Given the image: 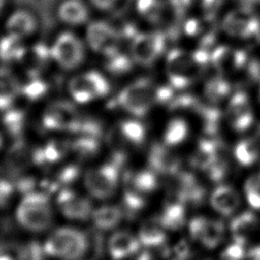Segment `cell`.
I'll return each mask as SVG.
<instances>
[{
  "label": "cell",
  "mask_w": 260,
  "mask_h": 260,
  "mask_svg": "<svg viewBox=\"0 0 260 260\" xmlns=\"http://www.w3.org/2000/svg\"><path fill=\"white\" fill-rule=\"evenodd\" d=\"M210 63V53L199 48L194 52L182 49L171 50L166 59V73L169 83L175 89H184L193 84Z\"/></svg>",
  "instance_id": "obj_1"
},
{
  "label": "cell",
  "mask_w": 260,
  "mask_h": 260,
  "mask_svg": "<svg viewBox=\"0 0 260 260\" xmlns=\"http://www.w3.org/2000/svg\"><path fill=\"white\" fill-rule=\"evenodd\" d=\"M54 207L49 194L31 191L22 195L15 209L17 223L27 232L39 234L48 231L54 222Z\"/></svg>",
  "instance_id": "obj_2"
},
{
  "label": "cell",
  "mask_w": 260,
  "mask_h": 260,
  "mask_svg": "<svg viewBox=\"0 0 260 260\" xmlns=\"http://www.w3.org/2000/svg\"><path fill=\"white\" fill-rule=\"evenodd\" d=\"M48 257L57 260H81L90 248L88 236L73 226H59L53 230L43 243Z\"/></svg>",
  "instance_id": "obj_3"
},
{
  "label": "cell",
  "mask_w": 260,
  "mask_h": 260,
  "mask_svg": "<svg viewBox=\"0 0 260 260\" xmlns=\"http://www.w3.org/2000/svg\"><path fill=\"white\" fill-rule=\"evenodd\" d=\"M123 166L111 158L108 162L87 170L83 175V185L87 193L94 199L112 198L120 185Z\"/></svg>",
  "instance_id": "obj_4"
},
{
  "label": "cell",
  "mask_w": 260,
  "mask_h": 260,
  "mask_svg": "<svg viewBox=\"0 0 260 260\" xmlns=\"http://www.w3.org/2000/svg\"><path fill=\"white\" fill-rule=\"evenodd\" d=\"M117 103L131 115L144 117L156 103V87L148 79H138L120 91Z\"/></svg>",
  "instance_id": "obj_5"
},
{
  "label": "cell",
  "mask_w": 260,
  "mask_h": 260,
  "mask_svg": "<svg viewBox=\"0 0 260 260\" xmlns=\"http://www.w3.org/2000/svg\"><path fill=\"white\" fill-rule=\"evenodd\" d=\"M72 99L79 104H86L105 96L110 91V84L103 74L88 71L74 76L68 85Z\"/></svg>",
  "instance_id": "obj_6"
},
{
  "label": "cell",
  "mask_w": 260,
  "mask_h": 260,
  "mask_svg": "<svg viewBox=\"0 0 260 260\" xmlns=\"http://www.w3.org/2000/svg\"><path fill=\"white\" fill-rule=\"evenodd\" d=\"M166 37L161 31L136 34L131 43L130 55L134 62L149 66L153 64L164 53Z\"/></svg>",
  "instance_id": "obj_7"
},
{
  "label": "cell",
  "mask_w": 260,
  "mask_h": 260,
  "mask_svg": "<svg viewBox=\"0 0 260 260\" xmlns=\"http://www.w3.org/2000/svg\"><path fill=\"white\" fill-rule=\"evenodd\" d=\"M221 28L231 37L250 39L260 34V18L250 8L241 7L223 16Z\"/></svg>",
  "instance_id": "obj_8"
},
{
  "label": "cell",
  "mask_w": 260,
  "mask_h": 260,
  "mask_svg": "<svg viewBox=\"0 0 260 260\" xmlns=\"http://www.w3.org/2000/svg\"><path fill=\"white\" fill-rule=\"evenodd\" d=\"M81 117L75 107L64 101L54 102L43 114V126L48 130L76 132Z\"/></svg>",
  "instance_id": "obj_9"
},
{
  "label": "cell",
  "mask_w": 260,
  "mask_h": 260,
  "mask_svg": "<svg viewBox=\"0 0 260 260\" xmlns=\"http://www.w3.org/2000/svg\"><path fill=\"white\" fill-rule=\"evenodd\" d=\"M53 59L65 69L78 67L85 56L81 41L72 32H62L54 42L51 48Z\"/></svg>",
  "instance_id": "obj_10"
},
{
  "label": "cell",
  "mask_w": 260,
  "mask_h": 260,
  "mask_svg": "<svg viewBox=\"0 0 260 260\" xmlns=\"http://www.w3.org/2000/svg\"><path fill=\"white\" fill-rule=\"evenodd\" d=\"M86 40L94 52L109 57L119 52L121 36L109 23L94 21L86 29Z\"/></svg>",
  "instance_id": "obj_11"
},
{
  "label": "cell",
  "mask_w": 260,
  "mask_h": 260,
  "mask_svg": "<svg viewBox=\"0 0 260 260\" xmlns=\"http://www.w3.org/2000/svg\"><path fill=\"white\" fill-rule=\"evenodd\" d=\"M56 204L63 216L71 220L84 221L90 219L94 209L91 201L67 188H62L56 196Z\"/></svg>",
  "instance_id": "obj_12"
},
{
  "label": "cell",
  "mask_w": 260,
  "mask_h": 260,
  "mask_svg": "<svg viewBox=\"0 0 260 260\" xmlns=\"http://www.w3.org/2000/svg\"><path fill=\"white\" fill-rule=\"evenodd\" d=\"M254 111L248 94L244 91L233 93L225 109V119L237 132H245L254 123Z\"/></svg>",
  "instance_id": "obj_13"
},
{
  "label": "cell",
  "mask_w": 260,
  "mask_h": 260,
  "mask_svg": "<svg viewBox=\"0 0 260 260\" xmlns=\"http://www.w3.org/2000/svg\"><path fill=\"white\" fill-rule=\"evenodd\" d=\"M188 226L191 238L207 249L216 248L225 236V228L220 220L205 216L193 217Z\"/></svg>",
  "instance_id": "obj_14"
},
{
  "label": "cell",
  "mask_w": 260,
  "mask_h": 260,
  "mask_svg": "<svg viewBox=\"0 0 260 260\" xmlns=\"http://www.w3.org/2000/svg\"><path fill=\"white\" fill-rule=\"evenodd\" d=\"M173 178L175 179L174 193L176 199L192 206H198L203 203L206 189L193 173L181 170Z\"/></svg>",
  "instance_id": "obj_15"
},
{
  "label": "cell",
  "mask_w": 260,
  "mask_h": 260,
  "mask_svg": "<svg viewBox=\"0 0 260 260\" xmlns=\"http://www.w3.org/2000/svg\"><path fill=\"white\" fill-rule=\"evenodd\" d=\"M247 62L248 55L244 50L228 45L218 46L210 53V64L222 76L241 70Z\"/></svg>",
  "instance_id": "obj_16"
},
{
  "label": "cell",
  "mask_w": 260,
  "mask_h": 260,
  "mask_svg": "<svg viewBox=\"0 0 260 260\" xmlns=\"http://www.w3.org/2000/svg\"><path fill=\"white\" fill-rule=\"evenodd\" d=\"M141 244L137 235H133L127 230H116L109 237L106 248L113 260H124L136 255Z\"/></svg>",
  "instance_id": "obj_17"
},
{
  "label": "cell",
  "mask_w": 260,
  "mask_h": 260,
  "mask_svg": "<svg viewBox=\"0 0 260 260\" xmlns=\"http://www.w3.org/2000/svg\"><path fill=\"white\" fill-rule=\"evenodd\" d=\"M148 165L158 175L173 177L181 171V159L164 142L151 145L148 152Z\"/></svg>",
  "instance_id": "obj_18"
},
{
  "label": "cell",
  "mask_w": 260,
  "mask_h": 260,
  "mask_svg": "<svg viewBox=\"0 0 260 260\" xmlns=\"http://www.w3.org/2000/svg\"><path fill=\"white\" fill-rule=\"evenodd\" d=\"M209 202L217 213L223 216H231L240 207L241 198L232 186L220 184L211 192Z\"/></svg>",
  "instance_id": "obj_19"
},
{
  "label": "cell",
  "mask_w": 260,
  "mask_h": 260,
  "mask_svg": "<svg viewBox=\"0 0 260 260\" xmlns=\"http://www.w3.org/2000/svg\"><path fill=\"white\" fill-rule=\"evenodd\" d=\"M125 212L122 206L117 204H103L95 207L91 213L90 219L95 229L102 232L115 230L124 219Z\"/></svg>",
  "instance_id": "obj_20"
},
{
  "label": "cell",
  "mask_w": 260,
  "mask_h": 260,
  "mask_svg": "<svg viewBox=\"0 0 260 260\" xmlns=\"http://www.w3.org/2000/svg\"><path fill=\"white\" fill-rule=\"evenodd\" d=\"M166 231L157 217L149 218L141 223L137 232V237L142 247L148 249L159 248L167 242Z\"/></svg>",
  "instance_id": "obj_21"
},
{
  "label": "cell",
  "mask_w": 260,
  "mask_h": 260,
  "mask_svg": "<svg viewBox=\"0 0 260 260\" xmlns=\"http://www.w3.org/2000/svg\"><path fill=\"white\" fill-rule=\"evenodd\" d=\"M31 164H34L32 149L29 150L22 141L17 140L8 151L6 157L7 170L18 177Z\"/></svg>",
  "instance_id": "obj_22"
},
{
  "label": "cell",
  "mask_w": 260,
  "mask_h": 260,
  "mask_svg": "<svg viewBox=\"0 0 260 260\" xmlns=\"http://www.w3.org/2000/svg\"><path fill=\"white\" fill-rule=\"evenodd\" d=\"M166 230L177 231L186 223V204L176 199L168 202L157 216Z\"/></svg>",
  "instance_id": "obj_23"
},
{
  "label": "cell",
  "mask_w": 260,
  "mask_h": 260,
  "mask_svg": "<svg viewBox=\"0 0 260 260\" xmlns=\"http://www.w3.org/2000/svg\"><path fill=\"white\" fill-rule=\"evenodd\" d=\"M21 92V86L12 71L0 68V111L8 110L17 94Z\"/></svg>",
  "instance_id": "obj_24"
},
{
  "label": "cell",
  "mask_w": 260,
  "mask_h": 260,
  "mask_svg": "<svg viewBox=\"0 0 260 260\" xmlns=\"http://www.w3.org/2000/svg\"><path fill=\"white\" fill-rule=\"evenodd\" d=\"M37 28V20L35 16L26 10L14 11L6 22L7 34L24 38L32 34Z\"/></svg>",
  "instance_id": "obj_25"
},
{
  "label": "cell",
  "mask_w": 260,
  "mask_h": 260,
  "mask_svg": "<svg viewBox=\"0 0 260 260\" xmlns=\"http://www.w3.org/2000/svg\"><path fill=\"white\" fill-rule=\"evenodd\" d=\"M59 18L70 25H79L88 19V9L82 0H65L58 8Z\"/></svg>",
  "instance_id": "obj_26"
},
{
  "label": "cell",
  "mask_w": 260,
  "mask_h": 260,
  "mask_svg": "<svg viewBox=\"0 0 260 260\" xmlns=\"http://www.w3.org/2000/svg\"><path fill=\"white\" fill-rule=\"evenodd\" d=\"M129 183L135 190L143 195L151 194L159 187V175L150 168L142 169L127 178Z\"/></svg>",
  "instance_id": "obj_27"
},
{
  "label": "cell",
  "mask_w": 260,
  "mask_h": 260,
  "mask_svg": "<svg viewBox=\"0 0 260 260\" xmlns=\"http://www.w3.org/2000/svg\"><path fill=\"white\" fill-rule=\"evenodd\" d=\"M236 160L243 167H250L260 158L259 142L252 137L238 141L233 150Z\"/></svg>",
  "instance_id": "obj_28"
},
{
  "label": "cell",
  "mask_w": 260,
  "mask_h": 260,
  "mask_svg": "<svg viewBox=\"0 0 260 260\" xmlns=\"http://www.w3.org/2000/svg\"><path fill=\"white\" fill-rule=\"evenodd\" d=\"M258 218L252 211H244L236 215L230 222V231L233 239H239L247 242V238L256 230Z\"/></svg>",
  "instance_id": "obj_29"
},
{
  "label": "cell",
  "mask_w": 260,
  "mask_h": 260,
  "mask_svg": "<svg viewBox=\"0 0 260 260\" xmlns=\"http://www.w3.org/2000/svg\"><path fill=\"white\" fill-rule=\"evenodd\" d=\"M231 89L232 87L230 81L225 78V76L218 74L205 82L203 94L209 104L215 105L226 99L231 93Z\"/></svg>",
  "instance_id": "obj_30"
},
{
  "label": "cell",
  "mask_w": 260,
  "mask_h": 260,
  "mask_svg": "<svg viewBox=\"0 0 260 260\" xmlns=\"http://www.w3.org/2000/svg\"><path fill=\"white\" fill-rule=\"evenodd\" d=\"M26 55V50L22 44V39L7 34L0 40V60L4 62H16L22 60Z\"/></svg>",
  "instance_id": "obj_31"
},
{
  "label": "cell",
  "mask_w": 260,
  "mask_h": 260,
  "mask_svg": "<svg viewBox=\"0 0 260 260\" xmlns=\"http://www.w3.org/2000/svg\"><path fill=\"white\" fill-rule=\"evenodd\" d=\"M189 135V125L183 118H173L165 128L162 142L172 147L183 143Z\"/></svg>",
  "instance_id": "obj_32"
},
{
  "label": "cell",
  "mask_w": 260,
  "mask_h": 260,
  "mask_svg": "<svg viewBox=\"0 0 260 260\" xmlns=\"http://www.w3.org/2000/svg\"><path fill=\"white\" fill-rule=\"evenodd\" d=\"M119 131L121 136L133 145H141L146 138V129L144 125L135 119L122 121L119 126Z\"/></svg>",
  "instance_id": "obj_33"
},
{
  "label": "cell",
  "mask_w": 260,
  "mask_h": 260,
  "mask_svg": "<svg viewBox=\"0 0 260 260\" xmlns=\"http://www.w3.org/2000/svg\"><path fill=\"white\" fill-rule=\"evenodd\" d=\"M146 205L145 195L135 190L129 183L125 182V188L122 195V208L125 216L129 213L131 215L139 213Z\"/></svg>",
  "instance_id": "obj_34"
},
{
  "label": "cell",
  "mask_w": 260,
  "mask_h": 260,
  "mask_svg": "<svg viewBox=\"0 0 260 260\" xmlns=\"http://www.w3.org/2000/svg\"><path fill=\"white\" fill-rule=\"evenodd\" d=\"M136 9L144 18L156 23L166 16L167 3L162 0H137Z\"/></svg>",
  "instance_id": "obj_35"
},
{
  "label": "cell",
  "mask_w": 260,
  "mask_h": 260,
  "mask_svg": "<svg viewBox=\"0 0 260 260\" xmlns=\"http://www.w3.org/2000/svg\"><path fill=\"white\" fill-rule=\"evenodd\" d=\"M99 137L78 134V136L70 143V148L75 154L81 158H90L100 150Z\"/></svg>",
  "instance_id": "obj_36"
},
{
  "label": "cell",
  "mask_w": 260,
  "mask_h": 260,
  "mask_svg": "<svg viewBox=\"0 0 260 260\" xmlns=\"http://www.w3.org/2000/svg\"><path fill=\"white\" fill-rule=\"evenodd\" d=\"M246 243L243 240L233 239V241L222 250L220 260H245L248 256Z\"/></svg>",
  "instance_id": "obj_37"
},
{
  "label": "cell",
  "mask_w": 260,
  "mask_h": 260,
  "mask_svg": "<svg viewBox=\"0 0 260 260\" xmlns=\"http://www.w3.org/2000/svg\"><path fill=\"white\" fill-rule=\"evenodd\" d=\"M108 61L106 63V67L109 71L115 74H122L128 72L132 67V58L117 52L109 57H107Z\"/></svg>",
  "instance_id": "obj_38"
},
{
  "label": "cell",
  "mask_w": 260,
  "mask_h": 260,
  "mask_svg": "<svg viewBox=\"0 0 260 260\" xmlns=\"http://www.w3.org/2000/svg\"><path fill=\"white\" fill-rule=\"evenodd\" d=\"M48 91V84L41 78L34 76L21 86V92L29 100L36 101L44 96Z\"/></svg>",
  "instance_id": "obj_39"
},
{
  "label": "cell",
  "mask_w": 260,
  "mask_h": 260,
  "mask_svg": "<svg viewBox=\"0 0 260 260\" xmlns=\"http://www.w3.org/2000/svg\"><path fill=\"white\" fill-rule=\"evenodd\" d=\"M3 122L8 132L13 136H18L24 127V114L18 110H6Z\"/></svg>",
  "instance_id": "obj_40"
},
{
  "label": "cell",
  "mask_w": 260,
  "mask_h": 260,
  "mask_svg": "<svg viewBox=\"0 0 260 260\" xmlns=\"http://www.w3.org/2000/svg\"><path fill=\"white\" fill-rule=\"evenodd\" d=\"M80 176V169L75 165H68L63 167L54 176L53 180L60 189L67 188L70 184L74 183Z\"/></svg>",
  "instance_id": "obj_41"
},
{
  "label": "cell",
  "mask_w": 260,
  "mask_h": 260,
  "mask_svg": "<svg viewBox=\"0 0 260 260\" xmlns=\"http://www.w3.org/2000/svg\"><path fill=\"white\" fill-rule=\"evenodd\" d=\"M229 162L226 157L217 158L206 171L205 174L207 175L208 179L212 182L219 183L225 179L229 174Z\"/></svg>",
  "instance_id": "obj_42"
},
{
  "label": "cell",
  "mask_w": 260,
  "mask_h": 260,
  "mask_svg": "<svg viewBox=\"0 0 260 260\" xmlns=\"http://www.w3.org/2000/svg\"><path fill=\"white\" fill-rule=\"evenodd\" d=\"M220 2L221 0H182L185 10L196 9L205 15H213Z\"/></svg>",
  "instance_id": "obj_43"
},
{
  "label": "cell",
  "mask_w": 260,
  "mask_h": 260,
  "mask_svg": "<svg viewBox=\"0 0 260 260\" xmlns=\"http://www.w3.org/2000/svg\"><path fill=\"white\" fill-rule=\"evenodd\" d=\"M47 256L43 245L30 241L26 244H21L22 260H45Z\"/></svg>",
  "instance_id": "obj_44"
},
{
  "label": "cell",
  "mask_w": 260,
  "mask_h": 260,
  "mask_svg": "<svg viewBox=\"0 0 260 260\" xmlns=\"http://www.w3.org/2000/svg\"><path fill=\"white\" fill-rule=\"evenodd\" d=\"M246 198L251 207L260 210V187L255 183L252 177H250L244 186Z\"/></svg>",
  "instance_id": "obj_45"
},
{
  "label": "cell",
  "mask_w": 260,
  "mask_h": 260,
  "mask_svg": "<svg viewBox=\"0 0 260 260\" xmlns=\"http://www.w3.org/2000/svg\"><path fill=\"white\" fill-rule=\"evenodd\" d=\"M0 260H22L21 245L11 242L0 243Z\"/></svg>",
  "instance_id": "obj_46"
},
{
  "label": "cell",
  "mask_w": 260,
  "mask_h": 260,
  "mask_svg": "<svg viewBox=\"0 0 260 260\" xmlns=\"http://www.w3.org/2000/svg\"><path fill=\"white\" fill-rule=\"evenodd\" d=\"M15 191L14 182H11L7 178L0 177V208L5 207L10 202Z\"/></svg>",
  "instance_id": "obj_47"
},
{
  "label": "cell",
  "mask_w": 260,
  "mask_h": 260,
  "mask_svg": "<svg viewBox=\"0 0 260 260\" xmlns=\"http://www.w3.org/2000/svg\"><path fill=\"white\" fill-rule=\"evenodd\" d=\"M191 257V248L186 241H180L172 250L171 259L189 260Z\"/></svg>",
  "instance_id": "obj_48"
},
{
  "label": "cell",
  "mask_w": 260,
  "mask_h": 260,
  "mask_svg": "<svg viewBox=\"0 0 260 260\" xmlns=\"http://www.w3.org/2000/svg\"><path fill=\"white\" fill-rule=\"evenodd\" d=\"M91 3L100 9H109L113 7L118 0H90Z\"/></svg>",
  "instance_id": "obj_49"
},
{
  "label": "cell",
  "mask_w": 260,
  "mask_h": 260,
  "mask_svg": "<svg viewBox=\"0 0 260 260\" xmlns=\"http://www.w3.org/2000/svg\"><path fill=\"white\" fill-rule=\"evenodd\" d=\"M247 258L249 260H260V245L255 246L249 250Z\"/></svg>",
  "instance_id": "obj_50"
},
{
  "label": "cell",
  "mask_w": 260,
  "mask_h": 260,
  "mask_svg": "<svg viewBox=\"0 0 260 260\" xmlns=\"http://www.w3.org/2000/svg\"><path fill=\"white\" fill-rule=\"evenodd\" d=\"M134 260H153L151 254L149 252H141Z\"/></svg>",
  "instance_id": "obj_51"
},
{
  "label": "cell",
  "mask_w": 260,
  "mask_h": 260,
  "mask_svg": "<svg viewBox=\"0 0 260 260\" xmlns=\"http://www.w3.org/2000/svg\"><path fill=\"white\" fill-rule=\"evenodd\" d=\"M244 2H247V3H255V2H260V0H242Z\"/></svg>",
  "instance_id": "obj_52"
},
{
  "label": "cell",
  "mask_w": 260,
  "mask_h": 260,
  "mask_svg": "<svg viewBox=\"0 0 260 260\" xmlns=\"http://www.w3.org/2000/svg\"><path fill=\"white\" fill-rule=\"evenodd\" d=\"M3 3H4V0H0V10H1L2 6H3Z\"/></svg>",
  "instance_id": "obj_53"
},
{
  "label": "cell",
  "mask_w": 260,
  "mask_h": 260,
  "mask_svg": "<svg viewBox=\"0 0 260 260\" xmlns=\"http://www.w3.org/2000/svg\"><path fill=\"white\" fill-rule=\"evenodd\" d=\"M2 146V137H1V135H0V147Z\"/></svg>",
  "instance_id": "obj_54"
},
{
  "label": "cell",
  "mask_w": 260,
  "mask_h": 260,
  "mask_svg": "<svg viewBox=\"0 0 260 260\" xmlns=\"http://www.w3.org/2000/svg\"><path fill=\"white\" fill-rule=\"evenodd\" d=\"M259 101H260V88H259Z\"/></svg>",
  "instance_id": "obj_55"
}]
</instances>
